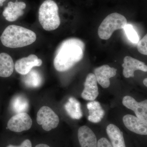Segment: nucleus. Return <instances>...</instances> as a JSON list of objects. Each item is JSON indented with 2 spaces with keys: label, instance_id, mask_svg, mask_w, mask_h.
Listing matches in <instances>:
<instances>
[{
  "label": "nucleus",
  "instance_id": "20e7f679",
  "mask_svg": "<svg viewBox=\"0 0 147 147\" xmlns=\"http://www.w3.org/2000/svg\"><path fill=\"white\" fill-rule=\"evenodd\" d=\"M127 21L124 16L118 13L108 15L102 21L98 29V35L100 39L108 40L116 30L123 29Z\"/></svg>",
  "mask_w": 147,
  "mask_h": 147
},
{
  "label": "nucleus",
  "instance_id": "412c9836",
  "mask_svg": "<svg viewBox=\"0 0 147 147\" xmlns=\"http://www.w3.org/2000/svg\"><path fill=\"white\" fill-rule=\"evenodd\" d=\"M123 29L130 41L133 43H138L139 40V36L131 25H126Z\"/></svg>",
  "mask_w": 147,
  "mask_h": 147
},
{
  "label": "nucleus",
  "instance_id": "dca6fc26",
  "mask_svg": "<svg viewBox=\"0 0 147 147\" xmlns=\"http://www.w3.org/2000/svg\"><path fill=\"white\" fill-rule=\"evenodd\" d=\"M87 106L89 114L88 120L94 123L100 122L103 119L105 113L100 103L97 101H91L87 104Z\"/></svg>",
  "mask_w": 147,
  "mask_h": 147
},
{
  "label": "nucleus",
  "instance_id": "f3484780",
  "mask_svg": "<svg viewBox=\"0 0 147 147\" xmlns=\"http://www.w3.org/2000/svg\"><path fill=\"white\" fill-rule=\"evenodd\" d=\"M14 63L10 55L5 53L0 54V77L7 78L13 73Z\"/></svg>",
  "mask_w": 147,
  "mask_h": 147
},
{
  "label": "nucleus",
  "instance_id": "bb28decb",
  "mask_svg": "<svg viewBox=\"0 0 147 147\" xmlns=\"http://www.w3.org/2000/svg\"><path fill=\"white\" fill-rule=\"evenodd\" d=\"M6 0H0V7L3 5V3L5 2Z\"/></svg>",
  "mask_w": 147,
  "mask_h": 147
},
{
  "label": "nucleus",
  "instance_id": "9b49d317",
  "mask_svg": "<svg viewBox=\"0 0 147 147\" xmlns=\"http://www.w3.org/2000/svg\"><path fill=\"white\" fill-rule=\"evenodd\" d=\"M84 88L82 94V98L85 100L93 101L99 94L97 82L94 74H88L84 83Z\"/></svg>",
  "mask_w": 147,
  "mask_h": 147
},
{
  "label": "nucleus",
  "instance_id": "f8f14e48",
  "mask_svg": "<svg viewBox=\"0 0 147 147\" xmlns=\"http://www.w3.org/2000/svg\"><path fill=\"white\" fill-rule=\"evenodd\" d=\"M123 74L125 78L134 77V72L136 70L147 72V66L144 63L129 56H126L123 59Z\"/></svg>",
  "mask_w": 147,
  "mask_h": 147
},
{
  "label": "nucleus",
  "instance_id": "7ed1b4c3",
  "mask_svg": "<svg viewBox=\"0 0 147 147\" xmlns=\"http://www.w3.org/2000/svg\"><path fill=\"white\" fill-rule=\"evenodd\" d=\"M59 7L53 0H46L40 5L38 11V20L43 29L46 31L56 30L61 24Z\"/></svg>",
  "mask_w": 147,
  "mask_h": 147
},
{
  "label": "nucleus",
  "instance_id": "a211bd4d",
  "mask_svg": "<svg viewBox=\"0 0 147 147\" xmlns=\"http://www.w3.org/2000/svg\"><path fill=\"white\" fill-rule=\"evenodd\" d=\"M64 107L67 113L71 118L79 119L83 117L81 104L74 98H69L68 102L65 105Z\"/></svg>",
  "mask_w": 147,
  "mask_h": 147
},
{
  "label": "nucleus",
  "instance_id": "ddd939ff",
  "mask_svg": "<svg viewBox=\"0 0 147 147\" xmlns=\"http://www.w3.org/2000/svg\"><path fill=\"white\" fill-rule=\"evenodd\" d=\"M26 5L24 2H18L17 1L14 3L9 2L7 6L3 11V16L7 21L13 22L24 15V12L23 10L26 8Z\"/></svg>",
  "mask_w": 147,
  "mask_h": 147
},
{
  "label": "nucleus",
  "instance_id": "0eeeda50",
  "mask_svg": "<svg viewBox=\"0 0 147 147\" xmlns=\"http://www.w3.org/2000/svg\"><path fill=\"white\" fill-rule=\"evenodd\" d=\"M122 103L127 108L134 111L137 118L147 123V99L138 102L134 98L126 96L123 98Z\"/></svg>",
  "mask_w": 147,
  "mask_h": 147
},
{
  "label": "nucleus",
  "instance_id": "6e6552de",
  "mask_svg": "<svg viewBox=\"0 0 147 147\" xmlns=\"http://www.w3.org/2000/svg\"><path fill=\"white\" fill-rule=\"evenodd\" d=\"M42 61L36 55H31L26 57L19 59L14 65V68L18 73L25 75L28 73L34 67L41 65Z\"/></svg>",
  "mask_w": 147,
  "mask_h": 147
},
{
  "label": "nucleus",
  "instance_id": "393cba45",
  "mask_svg": "<svg viewBox=\"0 0 147 147\" xmlns=\"http://www.w3.org/2000/svg\"><path fill=\"white\" fill-rule=\"evenodd\" d=\"M35 147H50L49 146L45 144H39L37 145Z\"/></svg>",
  "mask_w": 147,
  "mask_h": 147
},
{
  "label": "nucleus",
  "instance_id": "4468645a",
  "mask_svg": "<svg viewBox=\"0 0 147 147\" xmlns=\"http://www.w3.org/2000/svg\"><path fill=\"white\" fill-rule=\"evenodd\" d=\"M78 137L81 147H97V138L88 127L83 125L79 127Z\"/></svg>",
  "mask_w": 147,
  "mask_h": 147
},
{
  "label": "nucleus",
  "instance_id": "a878e982",
  "mask_svg": "<svg viewBox=\"0 0 147 147\" xmlns=\"http://www.w3.org/2000/svg\"><path fill=\"white\" fill-rule=\"evenodd\" d=\"M143 83H144V85L146 86V87L147 86V78H145L143 81Z\"/></svg>",
  "mask_w": 147,
  "mask_h": 147
},
{
  "label": "nucleus",
  "instance_id": "aec40b11",
  "mask_svg": "<svg viewBox=\"0 0 147 147\" xmlns=\"http://www.w3.org/2000/svg\"><path fill=\"white\" fill-rule=\"evenodd\" d=\"M29 102L26 98L18 95L14 98L11 102V107L13 112L18 113H26L29 108Z\"/></svg>",
  "mask_w": 147,
  "mask_h": 147
},
{
  "label": "nucleus",
  "instance_id": "6ab92c4d",
  "mask_svg": "<svg viewBox=\"0 0 147 147\" xmlns=\"http://www.w3.org/2000/svg\"><path fill=\"white\" fill-rule=\"evenodd\" d=\"M25 85L29 88H36L42 84V76L38 71L32 69L28 73L25 75L23 78Z\"/></svg>",
  "mask_w": 147,
  "mask_h": 147
},
{
  "label": "nucleus",
  "instance_id": "423d86ee",
  "mask_svg": "<svg viewBox=\"0 0 147 147\" xmlns=\"http://www.w3.org/2000/svg\"><path fill=\"white\" fill-rule=\"evenodd\" d=\"M32 121L28 114L26 113H18L11 117L7 123L8 129L14 132H20L30 129Z\"/></svg>",
  "mask_w": 147,
  "mask_h": 147
},
{
  "label": "nucleus",
  "instance_id": "f257e3e1",
  "mask_svg": "<svg viewBox=\"0 0 147 147\" xmlns=\"http://www.w3.org/2000/svg\"><path fill=\"white\" fill-rule=\"evenodd\" d=\"M85 45L79 38H72L65 40L58 47L54 60L57 71L63 72L73 67L84 57Z\"/></svg>",
  "mask_w": 147,
  "mask_h": 147
},
{
  "label": "nucleus",
  "instance_id": "b1692460",
  "mask_svg": "<svg viewBox=\"0 0 147 147\" xmlns=\"http://www.w3.org/2000/svg\"><path fill=\"white\" fill-rule=\"evenodd\" d=\"M7 147H32L31 142L29 139H26L22 142L21 144L19 146H13V145H9Z\"/></svg>",
  "mask_w": 147,
  "mask_h": 147
},
{
  "label": "nucleus",
  "instance_id": "1a4fd4ad",
  "mask_svg": "<svg viewBox=\"0 0 147 147\" xmlns=\"http://www.w3.org/2000/svg\"><path fill=\"white\" fill-rule=\"evenodd\" d=\"M117 71L116 68L105 65L95 69L94 73L98 83L102 88H107L110 86V78L116 76Z\"/></svg>",
  "mask_w": 147,
  "mask_h": 147
},
{
  "label": "nucleus",
  "instance_id": "4be33fe9",
  "mask_svg": "<svg viewBox=\"0 0 147 147\" xmlns=\"http://www.w3.org/2000/svg\"><path fill=\"white\" fill-rule=\"evenodd\" d=\"M137 49L139 53L145 55H147V35L139 40L137 45Z\"/></svg>",
  "mask_w": 147,
  "mask_h": 147
},
{
  "label": "nucleus",
  "instance_id": "39448f33",
  "mask_svg": "<svg viewBox=\"0 0 147 147\" xmlns=\"http://www.w3.org/2000/svg\"><path fill=\"white\" fill-rule=\"evenodd\" d=\"M37 123L45 131H49L56 128L59 123V118L55 112L48 106L41 107L38 112Z\"/></svg>",
  "mask_w": 147,
  "mask_h": 147
},
{
  "label": "nucleus",
  "instance_id": "2eb2a0df",
  "mask_svg": "<svg viewBox=\"0 0 147 147\" xmlns=\"http://www.w3.org/2000/svg\"><path fill=\"white\" fill-rule=\"evenodd\" d=\"M106 132L113 147H126L123 133L117 126L113 124L108 125Z\"/></svg>",
  "mask_w": 147,
  "mask_h": 147
},
{
  "label": "nucleus",
  "instance_id": "9d476101",
  "mask_svg": "<svg viewBox=\"0 0 147 147\" xmlns=\"http://www.w3.org/2000/svg\"><path fill=\"white\" fill-rule=\"evenodd\" d=\"M123 121L127 128L132 132L140 135L147 134V123L137 117L126 115L123 118Z\"/></svg>",
  "mask_w": 147,
  "mask_h": 147
},
{
  "label": "nucleus",
  "instance_id": "5701e85b",
  "mask_svg": "<svg viewBox=\"0 0 147 147\" xmlns=\"http://www.w3.org/2000/svg\"><path fill=\"white\" fill-rule=\"evenodd\" d=\"M97 147H113L111 143L106 138H101L97 142Z\"/></svg>",
  "mask_w": 147,
  "mask_h": 147
},
{
  "label": "nucleus",
  "instance_id": "f03ea898",
  "mask_svg": "<svg viewBox=\"0 0 147 147\" xmlns=\"http://www.w3.org/2000/svg\"><path fill=\"white\" fill-rule=\"evenodd\" d=\"M36 39V34L34 32L14 25L7 27L1 36L3 45L11 48L28 46L34 43Z\"/></svg>",
  "mask_w": 147,
  "mask_h": 147
}]
</instances>
